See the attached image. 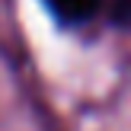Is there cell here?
Listing matches in <instances>:
<instances>
[{
    "label": "cell",
    "mask_w": 131,
    "mask_h": 131,
    "mask_svg": "<svg viewBox=\"0 0 131 131\" xmlns=\"http://www.w3.org/2000/svg\"><path fill=\"white\" fill-rule=\"evenodd\" d=\"M45 6L51 10V16L64 26H80L86 19H93L99 13L102 0H42Z\"/></svg>",
    "instance_id": "1"
},
{
    "label": "cell",
    "mask_w": 131,
    "mask_h": 131,
    "mask_svg": "<svg viewBox=\"0 0 131 131\" xmlns=\"http://www.w3.org/2000/svg\"><path fill=\"white\" fill-rule=\"evenodd\" d=\"M112 19H118V23H131V0H118V3H115Z\"/></svg>",
    "instance_id": "2"
}]
</instances>
